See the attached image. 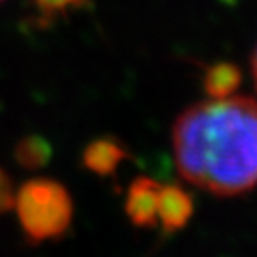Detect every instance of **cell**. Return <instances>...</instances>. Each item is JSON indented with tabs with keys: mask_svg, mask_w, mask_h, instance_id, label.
I'll use <instances>...</instances> for the list:
<instances>
[{
	"mask_svg": "<svg viewBox=\"0 0 257 257\" xmlns=\"http://www.w3.org/2000/svg\"><path fill=\"white\" fill-rule=\"evenodd\" d=\"M174 156L189 183L219 196L257 185V101L210 97L185 109L174 124Z\"/></svg>",
	"mask_w": 257,
	"mask_h": 257,
	"instance_id": "cell-1",
	"label": "cell"
},
{
	"mask_svg": "<svg viewBox=\"0 0 257 257\" xmlns=\"http://www.w3.org/2000/svg\"><path fill=\"white\" fill-rule=\"evenodd\" d=\"M21 229L31 242L63 236L73 221V198L55 179L38 177L16 191V206Z\"/></svg>",
	"mask_w": 257,
	"mask_h": 257,
	"instance_id": "cell-2",
	"label": "cell"
},
{
	"mask_svg": "<svg viewBox=\"0 0 257 257\" xmlns=\"http://www.w3.org/2000/svg\"><path fill=\"white\" fill-rule=\"evenodd\" d=\"M162 185L151 177H138L126 196V215L136 227H153L158 223V194Z\"/></svg>",
	"mask_w": 257,
	"mask_h": 257,
	"instance_id": "cell-3",
	"label": "cell"
},
{
	"mask_svg": "<svg viewBox=\"0 0 257 257\" xmlns=\"http://www.w3.org/2000/svg\"><path fill=\"white\" fill-rule=\"evenodd\" d=\"M193 215V198L177 185H162L158 194V221L164 230L183 229Z\"/></svg>",
	"mask_w": 257,
	"mask_h": 257,
	"instance_id": "cell-4",
	"label": "cell"
},
{
	"mask_svg": "<svg viewBox=\"0 0 257 257\" xmlns=\"http://www.w3.org/2000/svg\"><path fill=\"white\" fill-rule=\"evenodd\" d=\"M130 153L124 145H120L116 139L112 138H99L92 141L82 153V164L90 172L103 177L112 175L118 166L128 160Z\"/></svg>",
	"mask_w": 257,
	"mask_h": 257,
	"instance_id": "cell-5",
	"label": "cell"
},
{
	"mask_svg": "<svg viewBox=\"0 0 257 257\" xmlns=\"http://www.w3.org/2000/svg\"><path fill=\"white\" fill-rule=\"evenodd\" d=\"M242 82V73L236 65L219 61L204 73V88L210 97H229Z\"/></svg>",
	"mask_w": 257,
	"mask_h": 257,
	"instance_id": "cell-6",
	"label": "cell"
},
{
	"mask_svg": "<svg viewBox=\"0 0 257 257\" xmlns=\"http://www.w3.org/2000/svg\"><path fill=\"white\" fill-rule=\"evenodd\" d=\"M14 155H16L18 164L23 166L25 170H37V168H42L50 162L52 147L42 138L29 136V138H23L16 145Z\"/></svg>",
	"mask_w": 257,
	"mask_h": 257,
	"instance_id": "cell-7",
	"label": "cell"
},
{
	"mask_svg": "<svg viewBox=\"0 0 257 257\" xmlns=\"http://www.w3.org/2000/svg\"><path fill=\"white\" fill-rule=\"evenodd\" d=\"M37 10L46 21H54L55 18H61L71 10L82 8L84 0H35Z\"/></svg>",
	"mask_w": 257,
	"mask_h": 257,
	"instance_id": "cell-8",
	"label": "cell"
},
{
	"mask_svg": "<svg viewBox=\"0 0 257 257\" xmlns=\"http://www.w3.org/2000/svg\"><path fill=\"white\" fill-rule=\"evenodd\" d=\"M16 206V189L10 175L0 168V213L14 210Z\"/></svg>",
	"mask_w": 257,
	"mask_h": 257,
	"instance_id": "cell-9",
	"label": "cell"
},
{
	"mask_svg": "<svg viewBox=\"0 0 257 257\" xmlns=\"http://www.w3.org/2000/svg\"><path fill=\"white\" fill-rule=\"evenodd\" d=\"M251 73H253V80H255V88H257V46L253 50V55H251Z\"/></svg>",
	"mask_w": 257,
	"mask_h": 257,
	"instance_id": "cell-10",
	"label": "cell"
},
{
	"mask_svg": "<svg viewBox=\"0 0 257 257\" xmlns=\"http://www.w3.org/2000/svg\"><path fill=\"white\" fill-rule=\"evenodd\" d=\"M0 2H2V0H0Z\"/></svg>",
	"mask_w": 257,
	"mask_h": 257,
	"instance_id": "cell-11",
	"label": "cell"
}]
</instances>
